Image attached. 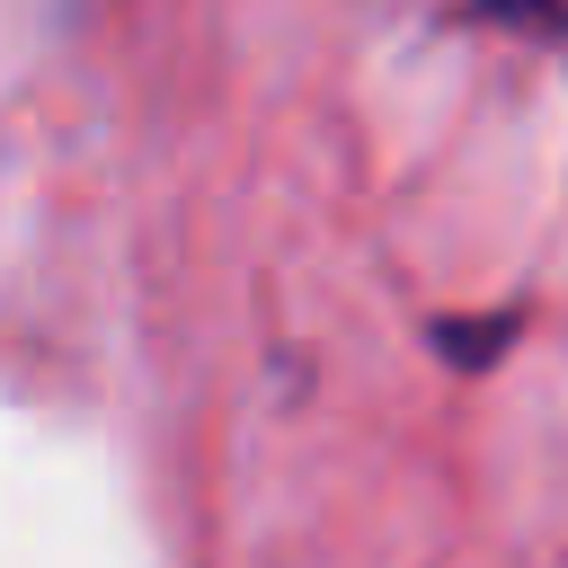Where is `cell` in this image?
I'll list each match as a JSON object with an SVG mask.
<instances>
[{"mask_svg":"<svg viewBox=\"0 0 568 568\" xmlns=\"http://www.w3.org/2000/svg\"><path fill=\"white\" fill-rule=\"evenodd\" d=\"M497 9H515V18H541V27H568V0H497Z\"/></svg>","mask_w":568,"mask_h":568,"instance_id":"obj_1","label":"cell"}]
</instances>
